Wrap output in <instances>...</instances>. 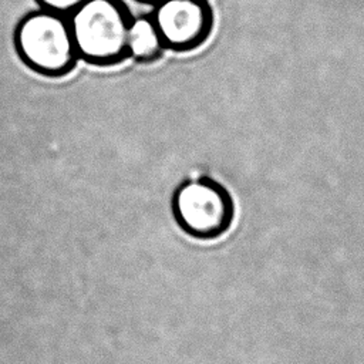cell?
I'll use <instances>...</instances> for the list:
<instances>
[{
  "label": "cell",
  "instance_id": "6da1fadb",
  "mask_svg": "<svg viewBox=\"0 0 364 364\" xmlns=\"http://www.w3.org/2000/svg\"><path fill=\"white\" fill-rule=\"evenodd\" d=\"M14 46L21 61L36 73L58 77L77 64L68 16L40 9L24 16L14 31Z\"/></svg>",
  "mask_w": 364,
  "mask_h": 364
},
{
  "label": "cell",
  "instance_id": "7a4b0ae2",
  "mask_svg": "<svg viewBox=\"0 0 364 364\" xmlns=\"http://www.w3.org/2000/svg\"><path fill=\"white\" fill-rule=\"evenodd\" d=\"M80 60L108 65L127 55L131 16L121 0H85L68 14Z\"/></svg>",
  "mask_w": 364,
  "mask_h": 364
},
{
  "label": "cell",
  "instance_id": "3957f363",
  "mask_svg": "<svg viewBox=\"0 0 364 364\" xmlns=\"http://www.w3.org/2000/svg\"><path fill=\"white\" fill-rule=\"evenodd\" d=\"M172 210L181 229L198 239H215L223 235L233 218L229 193L209 178L181 183L172 198Z\"/></svg>",
  "mask_w": 364,
  "mask_h": 364
},
{
  "label": "cell",
  "instance_id": "277c9868",
  "mask_svg": "<svg viewBox=\"0 0 364 364\" xmlns=\"http://www.w3.org/2000/svg\"><path fill=\"white\" fill-rule=\"evenodd\" d=\"M164 47L186 51L199 46L210 30V10L205 0H159L151 14Z\"/></svg>",
  "mask_w": 364,
  "mask_h": 364
},
{
  "label": "cell",
  "instance_id": "5b68a950",
  "mask_svg": "<svg viewBox=\"0 0 364 364\" xmlns=\"http://www.w3.org/2000/svg\"><path fill=\"white\" fill-rule=\"evenodd\" d=\"M162 38L151 16L131 17L127 34V55L138 61H149L164 50Z\"/></svg>",
  "mask_w": 364,
  "mask_h": 364
},
{
  "label": "cell",
  "instance_id": "8992f818",
  "mask_svg": "<svg viewBox=\"0 0 364 364\" xmlns=\"http://www.w3.org/2000/svg\"><path fill=\"white\" fill-rule=\"evenodd\" d=\"M36 1L40 4L41 9L68 16L85 0H36Z\"/></svg>",
  "mask_w": 364,
  "mask_h": 364
},
{
  "label": "cell",
  "instance_id": "52a82bcc",
  "mask_svg": "<svg viewBox=\"0 0 364 364\" xmlns=\"http://www.w3.org/2000/svg\"><path fill=\"white\" fill-rule=\"evenodd\" d=\"M141 1H145V3H151V4H154V3H156V1H159V0H141Z\"/></svg>",
  "mask_w": 364,
  "mask_h": 364
}]
</instances>
